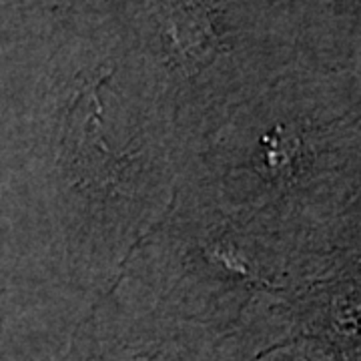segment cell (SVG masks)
I'll use <instances>...</instances> for the list:
<instances>
[{
    "label": "cell",
    "instance_id": "1",
    "mask_svg": "<svg viewBox=\"0 0 361 361\" xmlns=\"http://www.w3.org/2000/svg\"><path fill=\"white\" fill-rule=\"evenodd\" d=\"M101 101L94 87H82L77 101L71 104L65 125V149L71 175L85 183H104L118 171V161L106 151L99 137L97 123L101 118Z\"/></svg>",
    "mask_w": 361,
    "mask_h": 361
}]
</instances>
